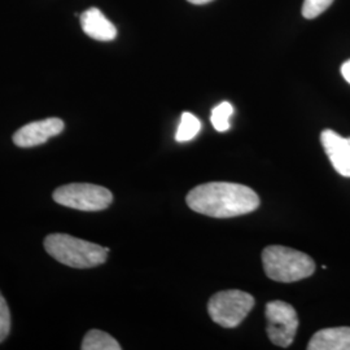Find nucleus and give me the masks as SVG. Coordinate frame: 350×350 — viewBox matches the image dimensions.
Masks as SVG:
<instances>
[{
    "label": "nucleus",
    "instance_id": "nucleus-2",
    "mask_svg": "<svg viewBox=\"0 0 350 350\" xmlns=\"http://www.w3.org/2000/svg\"><path fill=\"white\" fill-rule=\"evenodd\" d=\"M44 250L57 262L73 269H91L107 261L109 248L75 238L68 234H51L44 239Z\"/></svg>",
    "mask_w": 350,
    "mask_h": 350
},
{
    "label": "nucleus",
    "instance_id": "nucleus-14",
    "mask_svg": "<svg viewBox=\"0 0 350 350\" xmlns=\"http://www.w3.org/2000/svg\"><path fill=\"white\" fill-rule=\"evenodd\" d=\"M334 0H305L302 5V16L308 20H313L327 11Z\"/></svg>",
    "mask_w": 350,
    "mask_h": 350
},
{
    "label": "nucleus",
    "instance_id": "nucleus-17",
    "mask_svg": "<svg viewBox=\"0 0 350 350\" xmlns=\"http://www.w3.org/2000/svg\"><path fill=\"white\" fill-rule=\"evenodd\" d=\"M189 3L192 4H206V3H211L213 0H188Z\"/></svg>",
    "mask_w": 350,
    "mask_h": 350
},
{
    "label": "nucleus",
    "instance_id": "nucleus-16",
    "mask_svg": "<svg viewBox=\"0 0 350 350\" xmlns=\"http://www.w3.org/2000/svg\"><path fill=\"white\" fill-rule=\"evenodd\" d=\"M341 75L344 77V79L350 83V60H348L347 63L342 64L341 66Z\"/></svg>",
    "mask_w": 350,
    "mask_h": 350
},
{
    "label": "nucleus",
    "instance_id": "nucleus-9",
    "mask_svg": "<svg viewBox=\"0 0 350 350\" xmlns=\"http://www.w3.org/2000/svg\"><path fill=\"white\" fill-rule=\"evenodd\" d=\"M81 26L88 37L100 42H111L117 37L116 26L98 8H90L81 14Z\"/></svg>",
    "mask_w": 350,
    "mask_h": 350
},
{
    "label": "nucleus",
    "instance_id": "nucleus-12",
    "mask_svg": "<svg viewBox=\"0 0 350 350\" xmlns=\"http://www.w3.org/2000/svg\"><path fill=\"white\" fill-rule=\"evenodd\" d=\"M200 120L192 113L185 112L180 117V122L175 134V140L179 143L192 140L200 133Z\"/></svg>",
    "mask_w": 350,
    "mask_h": 350
},
{
    "label": "nucleus",
    "instance_id": "nucleus-11",
    "mask_svg": "<svg viewBox=\"0 0 350 350\" xmlns=\"http://www.w3.org/2000/svg\"><path fill=\"white\" fill-rule=\"evenodd\" d=\"M81 348L83 350H121V345L109 334L91 329L83 338Z\"/></svg>",
    "mask_w": 350,
    "mask_h": 350
},
{
    "label": "nucleus",
    "instance_id": "nucleus-7",
    "mask_svg": "<svg viewBox=\"0 0 350 350\" xmlns=\"http://www.w3.org/2000/svg\"><path fill=\"white\" fill-rule=\"evenodd\" d=\"M63 120L52 117L42 121L30 122L20 127L14 135L13 143L20 148H33L40 144H44L49 139L53 138L64 131Z\"/></svg>",
    "mask_w": 350,
    "mask_h": 350
},
{
    "label": "nucleus",
    "instance_id": "nucleus-6",
    "mask_svg": "<svg viewBox=\"0 0 350 350\" xmlns=\"http://www.w3.org/2000/svg\"><path fill=\"white\" fill-rule=\"evenodd\" d=\"M266 332L270 341L280 348H288L297 334L299 317L292 305L284 301H271L266 305Z\"/></svg>",
    "mask_w": 350,
    "mask_h": 350
},
{
    "label": "nucleus",
    "instance_id": "nucleus-15",
    "mask_svg": "<svg viewBox=\"0 0 350 350\" xmlns=\"http://www.w3.org/2000/svg\"><path fill=\"white\" fill-rule=\"evenodd\" d=\"M11 331V313L8 304L0 292V342H3Z\"/></svg>",
    "mask_w": 350,
    "mask_h": 350
},
{
    "label": "nucleus",
    "instance_id": "nucleus-10",
    "mask_svg": "<svg viewBox=\"0 0 350 350\" xmlns=\"http://www.w3.org/2000/svg\"><path fill=\"white\" fill-rule=\"evenodd\" d=\"M309 350H350V327L318 331L308 344Z\"/></svg>",
    "mask_w": 350,
    "mask_h": 350
},
{
    "label": "nucleus",
    "instance_id": "nucleus-8",
    "mask_svg": "<svg viewBox=\"0 0 350 350\" xmlns=\"http://www.w3.org/2000/svg\"><path fill=\"white\" fill-rule=\"evenodd\" d=\"M321 143L338 174L350 178V138H342L327 129L321 134Z\"/></svg>",
    "mask_w": 350,
    "mask_h": 350
},
{
    "label": "nucleus",
    "instance_id": "nucleus-5",
    "mask_svg": "<svg viewBox=\"0 0 350 350\" xmlns=\"http://www.w3.org/2000/svg\"><path fill=\"white\" fill-rule=\"evenodd\" d=\"M254 306V299L250 293L231 289L213 296L208 304V312L217 325L225 328L238 327Z\"/></svg>",
    "mask_w": 350,
    "mask_h": 350
},
{
    "label": "nucleus",
    "instance_id": "nucleus-3",
    "mask_svg": "<svg viewBox=\"0 0 350 350\" xmlns=\"http://www.w3.org/2000/svg\"><path fill=\"white\" fill-rule=\"evenodd\" d=\"M262 263L266 275L280 283L299 282L313 275L315 271V262L310 256L282 245L265 248Z\"/></svg>",
    "mask_w": 350,
    "mask_h": 350
},
{
    "label": "nucleus",
    "instance_id": "nucleus-13",
    "mask_svg": "<svg viewBox=\"0 0 350 350\" xmlns=\"http://www.w3.org/2000/svg\"><path fill=\"white\" fill-rule=\"evenodd\" d=\"M232 113H234V108L227 101H224L218 104L215 108H213L211 121L214 129L221 133L227 131L230 129V117L232 116Z\"/></svg>",
    "mask_w": 350,
    "mask_h": 350
},
{
    "label": "nucleus",
    "instance_id": "nucleus-1",
    "mask_svg": "<svg viewBox=\"0 0 350 350\" xmlns=\"http://www.w3.org/2000/svg\"><path fill=\"white\" fill-rule=\"evenodd\" d=\"M193 212L212 218H232L254 212L260 198L252 188L230 182H211L191 189L186 198Z\"/></svg>",
    "mask_w": 350,
    "mask_h": 350
},
{
    "label": "nucleus",
    "instance_id": "nucleus-4",
    "mask_svg": "<svg viewBox=\"0 0 350 350\" xmlns=\"http://www.w3.org/2000/svg\"><path fill=\"white\" fill-rule=\"evenodd\" d=\"M53 200L63 206L82 212H100L112 204L113 195L108 188L98 185L70 183L56 188Z\"/></svg>",
    "mask_w": 350,
    "mask_h": 350
}]
</instances>
